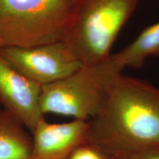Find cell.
Wrapping results in <instances>:
<instances>
[{
	"instance_id": "7",
	"label": "cell",
	"mask_w": 159,
	"mask_h": 159,
	"mask_svg": "<svg viewBox=\"0 0 159 159\" xmlns=\"http://www.w3.org/2000/svg\"><path fill=\"white\" fill-rule=\"evenodd\" d=\"M89 123L73 119L49 123L42 119L32 132V147L27 159H66L86 140Z\"/></svg>"
},
{
	"instance_id": "11",
	"label": "cell",
	"mask_w": 159,
	"mask_h": 159,
	"mask_svg": "<svg viewBox=\"0 0 159 159\" xmlns=\"http://www.w3.org/2000/svg\"><path fill=\"white\" fill-rule=\"evenodd\" d=\"M109 159H159V148H144L129 151Z\"/></svg>"
},
{
	"instance_id": "9",
	"label": "cell",
	"mask_w": 159,
	"mask_h": 159,
	"mask_svg": "<svg viewBox=\"0 0 159 159\" xmlns=\"http://www.w3.org/2000/svg\"><path fill=\"white\" fill-rule=\"evenodd\" d=\"M125 68H142L149 57H159V21L148 27L119 52L114 54Z\"/></svg>"
},
{
	"instance_id": "8",
	"label": "cell",
	"mask_w": 159,
	"mask_h": 159,
	"mask_svg": "<svg viewBox=\"0 0 159 159\" xmlns=\"http://www.w3.org/2000/svg\"><path fill=\"white\" fill-rule=\"evenodd\" d=\"M16 118L3 109L0 112V159H27L32 136Z\"/></svg>"
},
{
	"instance_id": "5",
	"label": "cell",
	"mask_w": 159,
	"mask_h": 159,
	"mask_svg": "<svg viewBox=\"0 0 159 159\" xmlns=\"http://www.w3.org/2000/svg\"><path fill=\"white\" fill-rule=\"evenodd\" d=\"M19 72L40 86L64 78L83 64L63 41L30 47L0 48Z\"/></svg>"
},
{
	"instance_id": "3",
	"label": "cell",
	"mask_w": 159,
	"mask_h": 159,
	"mask_svg": "<svg viewBox=\"0 0 159 159\" xmlns=\"http://www.w3.org/2000/svg\"><path fill=\"white\" fill-rule=\"evenodd\" d=\"M78 0H0V48L63 41Z\"/></svg>"
},
{
	"instance_id": "2",
	"label": "cell",
	"mask_w": 159,
	"mask_h": 159,
	"mask_svg": "<svg viewBox=\"0 0 159 159\" xmlns=\"http://www.w3.org/2000/svg\"><path fill=\"white\" fill-rule=\"evenodd\" d=\"M124 69L112 55L100 62L83 64L69 76L43 85L40 97L43 114L63 115L89 122L102 110L113 85Z\"/></svg>"
},
{
	"instance_id": "1",
	"label": "cell",
	"mask_w": 159,
	"mask_h": 159,
	"mask_svg": "<svg viewBox=\"0 0 159 159\" xmlns=\"http://www.w3.org/2000/svg\"><path fill=\"white\" fill-rule=\"evenodd\" d=\"M85 143L107 158L159 148V88L119 75L102 110L89 121Z\"/></svg>"
},
{
	"instance_id": "4",
	"label": "cell",
	"mask_w": 159,
	"mask_h": 159,
	"mask_svg": "<svg viewBox=\"0 0 159 159\" xmlns=\"http://www.w3.org/2000/svg\"><path fill=\"white\" fill-rule=\"evenodd\" d=\"M138 0H78L63 41L82 64L108 59Z\"/></svg>"
},
{
	"instance_id": "6",
	"label": "cell",
	"mask_w": 159,
	"mask_h": 159,
	"mask_svg": "<svg viewBox=\"0 0 159 159\" xmlns=\"http://www.w3.org/2000/svg\"><path fill=\"white\" fill-rule=\"evenodd\" d=\"M41 89L19 72L0 52V104L31 133L44 119L40 103Z\"/></svg>"
},
{
	"instance_id": "10",
	"label": "cell",
	"mask_w": 159,
	"mask_h": 159,
	"mask_svg": "<svg viewBox=\"0 0 159 159\" xmlns=\"http://www.w3.org/2000/svg\"><path fill=\"white\" fill-rule=\"evenodd\" d=\"M66 159H108L96 148L86 143L75 149Z\"/></svg>"
},
{
	"instance_id": "12",
	"label": "cell",
	"mask_w": 159,
	"mask_h": 159,
	"mask_svg": "<svg viewBox=\"0 0 159 159\" xmlns=\"http://www.w3.org/2000/svg\"><path fill=\"white\" fill-rule=\"evenodd\" d=\"M2 111V109L1 108H0V112H1V111Z\"/></svg>"
}]
</instances>
